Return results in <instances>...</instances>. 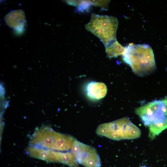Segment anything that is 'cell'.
Listing matches in <instances>:
<instances>
[{
    "label": "cell",
    "instance_id": "1",
    "mask_svg": "<svg viewBox=\"0 0 167 167\" xmlns=\"http://www.w3.org/2000/svg\"><path fill=\"white\" fill-rule=\"evenodd\" d=\"M135 112L148 127L150 139H153L167 128V97L139 107Z\"/></svg>",
    "mask_w": 167,
    "mask_h": 167
},
{
    "label": "cell",
    "instance_id": "2",
    "mask_svg": "<svg viewBox=\"0 0 167 167\" xmlns=\"http://www.w3.org/2000/svg\"><path fill=\"white\" fill-rule=\"evenodd\" d=\"M122 56L123 61L138 76L149 75L156 68L153 50L148 45L130 44Z\"/></svg>",
    "mask_w": 167,
    "mask_h": 167
},
{
    "label": "cell",
    "instance_id": "3",
    "mask_svg": "<svg viewBox=\"0 0 167 167\" xmlns=\"http://www.w3.org/2000/svg\"><path fill=\"white\" fill-rule=\"evenodd\" d=\"M73 139L71 135L57 132L49 127L40 128L31 136L30 145L58 151L69 150Z\"/></svg>",
    "mask_w": 167,
    "mask_h": 167
},
{
    "label": "cell",
    "instance_id": "4",
    "mask_svg": "<svg viewBox=\"0 0 167 167\" xmlns=\"http://www.w3.org/2000/svg\"><path fill=\"white\" fill-rule=\"evenodd\" d=\"M96 133L99 136L116 140L137 139L141 135L140 130L127 117L101 124Z\"/></svg>",
    "mask_w": 167,
    "mask_h": 167
},
{
    "label": "cell",
    "instance_id": "5",
    "mask_svg": "<svg viewBox=\"0 0 167 167\" xmlns=\"http://www.w3.org/2000/svg\"><path fill=\"white\" fill-rule=\"evenodd\" d=\"M118 24V20L115 17L92 13L90 21L86 24L85 27L98 37L107 47L117 40Z\"/></svg>",
    "mask_w": 167,
    "mask_h": 167
},
{
    "label": "cell",
    "instance_id": "6",
    "mask_svg": "<svg viewBox=\"0 0 167 167\" xmlns=\"http://www.w3.org/2000/svg\"><path fill=\"white\" fill-rule=\"evenodd\" d=\"M71 152L79 164L85 167H100L101 160L96 149L75 139L72 143Z\"/></svg>",
    "mask_w": 167,
    "mask_h": 167
},
{
    "label": "cell",
    "instance_id": "7",
    "mask_svg": "<svg viewBox=\"0 0 167 167\" xmlns=\"http://www.w3.org/2000/svg\"><path fill=\"white\" fill-rule=\"evenodd\" d=\"M6 24L15 30H21L24 28L26 19L24 11L22 10L13 11L4 17Z\"/></svg>",
    "mask_w": 167,
    "mask_h": 167
},
{
    "label": "cell",
    "instance_id": "8",
    "mask_svg": "<svg viewBox=\"0 0 167 167\" xmlns=\"http://www.w3.org/2000/svg\"><path fill=\"white\" fill-rule=\"evenodd\" d=\"M107 91L106 85L101 82H92L88 84L86 87L88 96L94 100H99L104 97Z\"/></svg>",
    "mask_w": 167,
    "mask_h": 167
},
{
    "label": "cell",
    "instance_id": "9",
    "mask_svg": "<svg viewBox=\"0 0 167 167\" xmlns=\"http://www.w3.org/2000/svg\"><path fill=\"white\" fill-rule=\"evenodd\" d=\"M53 162L64 164L70 167H79L71 152H62L51 150Z\"/></svg>",
    "mask_w": 167,
    "mask_h": 167
},
{
    "label": "cell",
    "instance_id": "10",
    "mask_svg": "<svg viewBox=\"0 0 167 167\" xmlns=\"http://www.w3.org/2000/svg\"><path fill=\"white\" fill-rule=\"evenodd\" d=\"M26 152L31 157L52 162L51 150L30 145L26 148Z\"/></svg>",
    "mask_w": 167,
    "mask_h": 167
},
{
    "label": "cell",
    "instance_id": "11",
    "mask_svg": "<svg viewBox=\"0 0 167 167\" xmlns=\"http://www.w3.org/2000/svg\"><path fill=\"white\" fill-rule=\"evenodd\" d=\"M105 52L108 57L112 58L123 55L126 47H124L116 40L108 46L105 47Z\"/></svg>",
    "mask_w": 167,
    "mask_h": 167
},
{
    "label": "cell",
    "instance_id": "12",
    "mask_svg": "<svg viewBox=\"0 0 167 167\" xmlns=\"http://www.w3.org/2000/svg\"><path fill=\"white\" fill-rule=\"evenodd\" d=\"M146 167V166H141V167Z\"/></svg>",
    "mask_w": 167,
    "mask_h": 167
}]
</instances>
